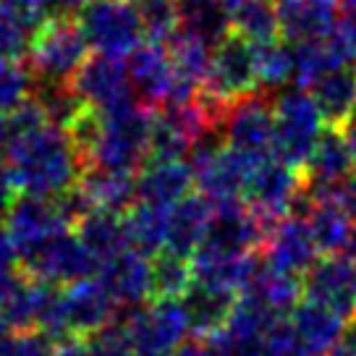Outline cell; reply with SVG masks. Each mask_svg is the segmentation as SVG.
<instances>
[{"instance_id":"cell-6","label":"cell","mask_w":356,"mask_h":356,"mask_svg":"<svg viewBox=\"0 0 356 356\" xmlns=\"http://www.w3.org/2000/svg\"><path fill=\"white\" fill-rule=\"evenodd\" d=\"M89 50L105 58H131L147 42L145 24L134 0H89L76 13Z\"/></svg>"},{"instance_id":"cell-17","label":"cell","mask_w":356,"mask_h":356,"mask_svg":"<svg viewBox=\"0 0 356 356\" xmlns=\"http://www.w3.org/2000/svg\"><path fill=\"white\" fill-rule=\"evenodd\" d=\"M6 228L19 246V254L26 249L44 244L56 236L74 231V222L68 218L58 200H37L22 197L16 200L11 212L6 215Z\"/></svg>"},{"instance_id":"cell-8","label":"cell","mask_w":356,"mask_h":356,"mask_svg":"<svg viewBox=\"0 0 356 356\" xmlns=\"http://www.w3.org/2000/svg\"><path fill=\"white\" fill-rule=\"evenodd\" d=\"M129 76H131L134 97L142 105H189L200 97L202 89L184 84L176 74L173 58L165 44L145 42L129 58Z\"/></svg>"},{"instance_id":"cell-19","label":"cell","mask_w":356,"mask_h":356,"mask_svg":"<svg viewBox=\"0 0 356 356\" xmlns=\"http://www.w3.org/2000/svg\"><path fill=\"white\" fill-rule=\"evenodd\" d=\"M283 314L262 309L257 304L238 299L234 314L210 338L215 356H265V341L273 323Z\"/></svg>"},{"instance_id":"cell-28","label":"cell","mask_w":356,"mask_h":356,"mask_svg":"<svg viewBox=\"0 0 356 356\" xmlns=\"http://www.w3.org/2000/svg\"><path fill=\"white\" fill-rule=\"evenodd\" d=\"M178 301L189 320L191 335H202V338H212L218 333L238 304L234 293H225V291L197 283V280H191V286Z\"/></svg>"},{"instance_id":"cell-3","label":"cell","mask_w":356,"mask_h":356,"mask_svg":"<svg viewBox=\"0 0 356 356\" xmlns=\"http://www.w3.org/2000/svg\"><path fill=\"white\" fill-rule=\"evenodd\" d=\"M189 165L194 170V184L200 194L215 207L244 202V191L252 176L254 160L238 155L225 145L218 129L204 131L189 152Z\"/></svg>"},{"instance_id":"cell-15","label":"cell","mask_w":356,"mask_h":356,"mask_svg":"<svg viewBox=\"0 0 356 356\" xmlns=\"http://www.w3.org/2000/svg\"><path fill=\"white\" fill-rule=\"evenodd\" d=\"M267 231L270 228L246 207L244 202L220 204L212 210L210 228H207L204 244L200 249L236 257L254 254L257 249L265 246Z\"/></svg>"},{"instance_id":"cell-44","label":"cell","mask_w":356,"mask_h":356,"mask_svg":"<svg viewBox=\"0 0 356 356\" xmlns=\"http://www.w3.org/2000/svg\"><path fill=\"white\" fill-rule=\"evenodd\" d=\"M19 200V189H16V181H13L11 170L6 163H0V215H8L11 207Z\"/></svg>"},{"instance_id":"cell-40","label":"cell","mask_w":356,"mask_h":356,"mask_svg":"<svg viewBox=\"0 0 356 356\" xmlns=\"http://www.w3.org/2000/svg\"><path fill=\"white\" fill-rule=\"evenodd\" d=\"M37 100H40V105H42L47 121L53 123V126H58V129H66V131H71V129L79 123V118L89 111L87 105L81 102V97L74 92L71 84L44 87Z\"/></svg>"},{"instance_id":"cell-34","label":"cell","mask_w":356,"mask_h":356,"mask_svg":"<svg viewBox=\"0 0 356 356\" xmlns=\"http://www.w3.org/2000/svg\"><path fill=\"white\" fill-rule=\"evenodd\" d=\"M231 6V24L234 34L249 44H270L280 37V22L275 0H234Z\"/></svg>"},{"instance_id":"cell-12","label":"cell","mask_w":356,"mask_h":356,"mask_svg":"<svg viewBox=\"0 0 356 356\" xmlns=\"http://www.w3.org/2000/svg\"><path fill=\"white\" fill-rule=\"evenodd\" d=\"M220 134L234 152L254 163L265 157H275L273 155V147H275L273 102H267L265 95H254L231 105L220 123Z\"/></svg>"},{"instance_id":"cell-21","label":"cell","mask_w":356,"mask_h":356,"mask_svg":"<svg viewBox=\"0 0 356 356\" xmlns=\"http://www.w3.org/2000/svg\"><path fill=\"white\" fill-rule=\"evenodd\" d=\"M113 320H115V301L97 278L74 283L63 291V323L68 338L79 335L92 338L95 333L105 330Z\"/></svg>"},{"instance_id":"cell-16","label":"cell","mask_w":356,"mask_h":356,"mask_svg":"<svg viewBox=\"0 0 356 356\" xmlns=\"http://www.w3.org/2000/svg\"><path fill=\"white\" fill-rule=\"evenodd\" d=\"M262 262L278 273L301 278L320 262V249L312 238V231L301 215H291L275 222L265 238Z\"/></svg>"},{"instance_id":"cell-25","label":"cell","mask_w":356,"mask_h":356,"mask_svg":"<svg viewBox=\"0 0 356 356\" xmlns=\"http://www.w3.org/2000/svg\"><path fill=\"white\" fill-rule=\"evenodd\" d=\"M289 323L304 356H327L346 333L343 317L307 299L289 312Z\"/></svg>"},{"instance_id":"cell-26","label":"cell","mask_w":356,"mask_h":356,"mask_svg":"<svg viewBox=\"0 0 356 356\" xmlns=\"http://www.w3.org/2000/svg\"><path fill=\"white\" fill-rule=\"evenodd\" d=\"M212 210L215 204L204 200L202 194H189L184 202H178L170 210V220H168L165 252L184 257V259H191L197 254L210 228Z\"/></svg>"},{"instance_id":"cell-48","label":"cell","mask_w":356,"mask_h":356,"mask_svg":"<svg viewBox=\"0 0 356 356\" xmlns=\"http://www.w3.org/2000/svg\"><path fill=\"white\" fill-rule=\"evenodd\" d=\"M341 200H343V204L348 207V212L356 218V173L348 178V184L343 186V191H341Z\"/></svg>"},{"instance_id":"cell-39","label":"cell","mask_w":356,"mask_h":356,"mask_svg":"<svg viewBox=\"0 0 356 356\" xmlns=\"http://www.w3.org/2000/svg\"><path fill=\"white\" fill-rule=\"evenodd\" d=\"M32 76L22 60L0 58V115H11L32 100Z\"/></svg>"},{"instance_id":"cell-29","label":"cell","mask_w":356,"mask_h":356,"mask_svg":"<svg viewBox=\"0 0 356 356\" xmlns=\"http://www.w3.org/2000/svg\"><path fill=\"white\" fill-rule=\"evenodd\" d=\"M327 126L343 129L356 108V63H343L309 87Z\"/></svg>"},{"instance_id":"cell-45","label":"cell","mask_w":356,"mask_h":356,"mask_svg":"<svg viewBox=\"0 0 356 356\" xmlns=\"http://www.w3.org/2000/svg\"><path fill=\"white\" fill-rule=\"evenodd\" d=\"M19 262V246L13 241V236L8 234L6 225H0V270H16Z\"/></svg>"},{"instance_id":"cell-57","label":"cell","mask_w":356,"mask_h":356,"mask_svg":"<svg viewBox=\"0 0 356 356\" xmlns=\"http://www.w3.org/2000/svg\"><path fill=\"white\" fill-rule=\"evenodd\" d=\"M228 3H234V0H228Z\"/></svg>"},{"instance_id":"cell-55","label":"cell","mask_w":356,"mask_h":356,"mask_svg":"<svg viewBox=\"0 0 356 356\" xmlns=\"http://www.w3.org/2000/svg\"><path fill=\"white\" fill-rule=\"evenodd\" d=\"M6 343H8V341H6ZM6 343L0 346V356H6Z\"/></svg>"},{"instance_id":"cell-2","label":"cell","mask_w":356,"mask_h":356,"mask_svg":"<svg viewBox=\"0 0 356 356\" xmlns=\"http://www.w3.org/2000/svg\"><path fill=\"white\" fill-rule=\"evenodd\" d=\"M87 168L113 173H139L149 157L152 115L142 102H129L115 111H87L71 129Z\"/></svg>"},{"instance_id":"cell-32","label":"cell","mask_w":356,"mask_h":356,"mask_svg":"<svg viewBox=\"0 0 356 356\" xmlns=\"http://www.w3.org/2000/svg\"><path fill=\"white\" fill-rule=\"evenodd\" d=\"M74 231L81 238V244L89 249V254L95 257L100 265L113 259L115 254L126 252V249H131L129 231H126V215L92 210L76 222Z\"/></svg>"},{"instance_id":"cell-9","label":"cell","mask_w":356,"mask_h":356,"mask_svg":"<svg viewBox=\"0 0 356 356\" xmlns=\"http://www.w3.org/2000/svg\"><path fill=\"white\" fill-rule=\"evenodd\" d=\"M136 356H170L189 341L191 327L178 299H155L149 307L126 309L121 317Z\"/></svg>"},{"instance_id":"cell-41","label":"cell","mask_w":356,"mask_h":356,"mask_svg":"<svg viewBox=\"0 0 356 356\" xmlns=\"http://www.w3.org/2000/svg\"><path fill=\"white\" fill-rule=\"evenodd\" d=\"M142 24H145L147 42L168 44L178 34L176 0H134Z\"/></svg>"},{"instance_id":"cell-37","label":"cell","mask_w":356,"mask_h":356,"mask_svg":"<svg viewBox=\"0 0 356 356\" xmlns=\"http://www.w3.org/2000/svg\"><path fill=\"white\" fill-rule=\"evenodd\" d=\"M257 53V74L259 89L267 92H283L293 87V47L283 40L254 47Z\"/></svg>"},{"instance_id":"cell-38","label":"cell","mask_w":356,"mask_h":356,"mask_svg":"<svg viewBox=\"0 0 356 356\" xmlns=\"http://www.w3.org/2000/svg\"><path fill=\"white\" fill-rule=\"evenodd\" d=\"M191 259L163 252L152 262V289L155 299H181L191 286Z\"/></svg>"},{"instance_id":"cell-24","label":"cell","mask_w":356,"mask_h":356,"mask_svg":"<svg viewBox=\"0 0 356 356\" xmlns=\"http://www.w3.org/2000/svg\"><path fill=\"white\" fill-rule=\"evenodd\" d=\"M307 191V189H304ZM312 231V238L325 257H343L356 234V218L348 212L341 194L338 197H312L307 212L301 215Z\"/></svg>"},{"instance_id":"cell-27","label":"cell","mask_w":356,"mask_h":356,"mask_svg":"<svg viewBox=\"0 0 356 356\" xmlns=\"http://www.w3.org/2000/svg\"><path fill=\"white\" fill-rule=\"evenodd\" d=\"M178 32L189 34L207 47H218L234 34L228 0H176Z\"/></svg>"},{"instance_id":"cell-52","label":"cell","mask_w":356,"mask_h":356,"mask_svg":"<svg viewBox=\"0 0 356 356\" xmlns=\"http://www.w3.org/2000/svg\"><path fill=\"white\" fill-rule=\"evenodd\" d=\"M338 6L346 8V13H356V0H338Z\"/></svg>"},{"instance_id":"cell-33","label":"cell","mask_w":356,"mask_h":356,"mask_svg":"<svg viewBox=\"0 0 356 356\" xmlns=\"http://www.w3.org/2000/svg\"><path fill=\"white\" fill-rule=\"evenodd\" d=\"M173 207H157L147 202H134L126 212V231L129 244L145 257H157L165 252L168 244V220Z\"/></svg>"},{"instance_id":"cell-47","label":"cell","mask_w":356,"mask_h":356,"mask_svg":"<svg viewBox=\"0 0 356 356\" xmlns=\"http://www.w3.org/2000/svg\"><path fill=\"white\" fill-rule=\"evenodd\" d=\"M56 356H92V348L81 338H68L56 346Z\"/></svg>"},{"instance_id":"cell-23","label":"cell","mask_w":356,"mask_h":356,"mask_svg":"<svg viewBox=\"0 0 356 356\" xmlns=\"http://www.w3.org/2000/svg\"><path fill=\"white\" fill-rule=\"evenodd\" d=\"M194 170L186 160H157L147 157V163L136 173V202L176 207L191 194Z\"/></svg>"},{"instance_id":"cell-30","label":"cell","mask_w":356,"mask_h":356,"mask_svg":"<svg viewBox=\"0 0 356 356\" xmlns=\"http://www.w3.org/2000/svg\"><path fill=\"white\" fill-rule=\"evenodd\" d=\"M301 293H304V283L301 278L278 273L273 267H267L259 259V267L241 291V299L249 304H257L262 309L273 312V314H289L296 304H299Z\"/></svg>"},{"instance_id":"cell-7","label":"cell","mask_w":356,"mask_h":356,"mask_svg":"<svg viewBox=\"0 0 356 356\" xmlns=\"http://www.w3.org/2000/svg\"><path fill=\"white\" fill-rule=\"evenodd\" d=\"M19 262L24 267V278L56 289L95 278L100 270V262L89 254L76 231H66L34 249H26L19 254Z\"/></svg>"},{"instance_id":"cell-1","label":"cell","mask_w":356,"mask_h":356,"mask_svg":"<svg viewBox=\"0 0 356 356\" xmlns=\"http://www.w3.org/2000/svg\"><path fill=\"white\" fill-rule=\"evenodd\" d=\"M6 165L24 197L60 200L81 184L84 155L71 131L44 123L34 131L3 142Z\"/></svg>"},{"instance_id":"cell-4","label":"cell","mask_w":356,"mask_h":356,"mask_svg":"<svg viewBox=\"0 0 356 356\" xmlns=\"http://www.w3.org/2000/svg\"><path fill=\"white\" fill-rule=\"evenodd\" d=\"M273 115H275L273 155L293 170H304L320 136L327 129L309 89L289 87L278 92L273 100Z\"/></svg>"},{"instance_id":"cell-35","label":"cell","mask_w":356,"mask_h":356,"mask_svg":"<svg viewBox=\"0 0 356 356\" xmlns=\"http://www.w3.org/2000/svg\"><path fill=\"white\" fill-rule=\"evenodd\" d=\"M291 47H293V87L309 89L325 74H330L343 63H351L341 50V44L335 42V37L320 42L291 44Z\"/></svg>"},{"instance_id":"cell-5","label":"cell","mask_w":356,"mask_h":356,"mask_svg":"<svg viewBox=\"0 0 356 356\" xmlns=\"http://www.w3.org/2000/svg\"><path fill=\"white\" fill-rule=\"evenodd\" d=\"M29 71L44 87L71 84L79 68L89 60V42L71 16L56 13L29 40Z\"/></svg>"},{"instance_id":"cell-31","label":"cell","mask_w":356,"mask_h":356,"mask_svg":"<svg viewBox=\"0 0 356 356\" xmlns=\"http://www.w3.org/2000/svg\"><path fill=\"white\" fill-rule=\"evenodd\" d=\"M79 189L92 204V210L126 215L134 207V202H136V176L100 170V168H87L84 176H81Z\"/></svg>"},{"instance_id":"cell-10","label":"cell","mask_w":356,"mask_h":356,"mask_svg":"<svg viewBox=\"0 0 356 356\" xmlns=\"http://www.w3.org/2000/svg\"><path fill=\"white\" fill-rule=\"evenodd\" d=\"M304 191L299 170L280 163L278 157L257 160L244 191V204L254 212L267 228L286 220L296 212Z\"/></svg>"},{"instance_id":"cell-53","label":"cell","mask_w":356,"mask_h":356,"mask_svg":"<svg viewBox=\"0 0 356 356\" xmlns=\"http://www.w3.org/2000/svg\"><path fill=\"white\" fill-rule=\"evenodd\" d=\"M66 6H76V8H81V6H87L89 0H63Z\"/></svg>"},{"instance_id":"cell-49","label":"cell","mask_w":356,"mask_h":356,"mask_svg":"<svg viewBox=\"0 0 356 356\" xmlns=\"http://www.w3.org/2000/svg\"><path fill=\"white\" fill-rule=\"evenodd\" d=\"M343 343L348 346V348H354V354H356V314H354V317H351V323L346 325Z\"/></svg>"},{"instance_id":"cell-51","label":"cell","mask_w":356,"mask_h":356,"mask_svg":"<svg viewBox=\"0 0 356 356\" xmlns=\"http://www.w3.org/2000/svg\"><path fill=\"white\" fill-rule=\"evenodd\" d=\"M343 131H346V134H356V108H354V113L348 115V121H346Z\"/></svg>"},{"instance_id":"cell-36","label":"cell","mask_w":356,"mask_h":356,"mask_svg":"<svg viewBox=\"0 0 356 356\" xmlns=\"http://www.w3.org/2000/svg\"><path fill=\"white\" fill-rule=\"evenodd\" d=\"M168 53L173 58L176 74L184 84H189L194 89L204 87V79L210 74V63H212V47H207L204 42L194 40L189 34L178 32L168 42Z\"/></svg>"},{"instance_id":"cell-13","label":"cell","mask_w":356,"mask_h":356,"mask_svg":"<svg viewBox=\"0 0 356 356\" xmlns=\"http://www.w3.org/2000/svg\"><path fill=\"white\" fill-rule=\"evenodd\" d=\"M71 87L89 111L95 113L115 111V108L136 100L131 76H129V66L123 60H115V58L92 56L84 66L79 68Z\"/></svg>"},{"instance_id":"cell-18","label":"cell","mask_w":356,"mask_h":356,"mask_svg":"<svg viewBox=\"0 0 356 356\" xmlns=\"http://www.w3.org/2000/svg\"><path fill=\"white\" fill-rule=\"evenodd\" d=\"M304 296L312 304L335 312L338 317L356 314V270L348 257H325L304 275Z\"/></svg>"},{"instance_id":"cell-42","label":"cell","mask_w":356,"mask_h":356,"mask_svg":"<svg viewBox=\"0 0 356 356\" xmlns=\"http://www.w3.org/2000/svg\"><path fill=\"white\" fill-rule=\"evenodd\" d=\"M56 6H66L63 0H0V8L26 32H37L47 19L56 16Z\"/></svg>"},{"instance_id":"cell-22","label":"cell","mask_w":356,"mask_h":356,"mask_svg":"<svg viewBox=\"0 0 356 356\" xmlns=\"http://www.w3.org/2000/svg\"><path fill=\"white\" fill-rule=\"evenodd\" d=\"M275 8L289 44L330 40L338 29V0H275Z\"/></svg>"},{"instance_id":"cell-56","label":"cell","mask_w":356,"mask_h":356,"mask_svg":"<svg viewBox=\"0 0 356 356\" xmlns=\"http://www.w3.org/2000/svg\"><path fill=\"white\" fill-rule=\"evenodd\" d=\"M354 270H356V262H354Z\"/></svg>"},{"instance_id":"cell-54","label":"cell","mask_w":356,"mask_h":356,"mask_svg":"<svg viewBox=\"0 0 356 356\" xmlns=\"http://www.w3.org/2000/svg\"><path fill=\"white\" fill-rule=\"evenodd\" d=\"M0 147H3V118H0Z\"/></svg>"},{"instance_id":"cell-43","label":"cell","mask_w":356,"mask_h":356,"mask_svg":"<svg viewBox=\"0 0 356 356\" xmlns=\"http://www.w3.org/2000/svg\"><path fill=\"white\" fill-rule=\"evenodd\" d=\"M29 47L26 42V29L13 22L8 13L0 8V58H16Z\"/></svg>"},{"instance_id":"cell-11","label":"cell","mask_w":356,"mask_h":356,"mask_svg":"<svg viewBox=\"0 0 356 356\" xmlns=\"http://www.w3.org/2000/svg\"><path fill=\"white\" fill-rule=\"evenodd\" d=\"M202 92H207L222 108H231L246 97L259 95L254 44H249L236 34H231L225 42L218 44L212 50L210 74L204 79Z\"/></svg>"},{"instance_id":"cell-14","label":"cell","mask_w":356,"mask_h":356,"mask_svg":"<svg viewBox=\"0 0 356 356\" xmlns=\"http://www.w3.org/2000/svg\"><path fill=\"white\" fill-rule=\"evenodd\" d=\"M304 189L309 197H338L356 173V160L343 129L327 126L304 168Z\"/></svg>"},{"instance_id":"cell-20","label":"cell","mask_w":356,"mask_h":356,"mask_svg":"<svg viewBox=\"0 0 356 356\" xmlns=\"http://www.w3.org/2000/svg\"><path fill=\"white\" fill-rule=\"evenodd\" d=\"M95 278L100 280V286L115 304L123 307H145L147 299L155 296L152 289V262L145 254H139L136 249H126L113 259L102 262Z\"/></svg>"},{"instance_id":"cell-46","label":"cell","mask_w":356,"mask_h":356,"mask_svg":"<svg viewBox=\"0 0 356 356\" xmlns=\"http://www.w3.org/2000/svg\"><path fill=\"white\" fill-rule=\"evenodd\" d=\"M19 283H22V278L16 275V270H0V312L8 304Z\"/></svg>"},{"instance_id":"cell-50","label":"cell","mask_w":356,"mask_h":356,"mask_svg":"<svg viewBox=\"0 0 356 356\" xmlns=\"http://www.w3.org/2000/svg\"><path fill=\"white\" fill-rule=\"evenodd\" d=\"M8 338H11V325L6 323V317H3V314H0V346L6 343V341H8Z\"/></svg>"}]
</instances>
